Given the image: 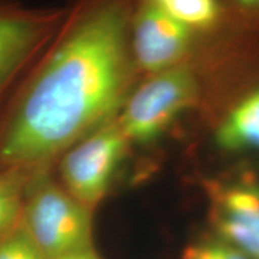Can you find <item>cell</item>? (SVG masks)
<instances>
[{"instance_id":"2","label":"cell","mask_w":259,"mask_h":259,"mask_svg":"<svg viewBox=\"0 0 259 259\" xmlns=\"http://www.w3.org/2000/svg\"><path fill=\"white\" fill-rule=\"evenodd\" d=\"M19 226L46 259H71L95 251L93 209L37 170L29 183Z\"/></svg>"},{"instance_id":"11","label":"cell","mask_w":259,"mask_h":259,"mask_svg":"<svg viewBox=\"0 0 259 259\" xmlns=\"http://www.w3.org/2000/svg\"><path fill=\"white\" fill-rule=\"evenodd\" d=\"M0 259H46L18 225L15 231L0 240Z\"/></svg>"},{"instance_id":"1","label":"cell","mask_w":259,"mask_h":259,"mask_svg":"<svg viewBox=\"0 0 259 259\" xmlns=\"http://www.w3.org/2000/svg\"><path fill=\"white\" fill-rule=\"evenodd\" d=\"M128 0H85L0 135V163L37 169L112 118L127 100Z\"/></svg>"},{"instance_id":"6","label":"cell","mask_w":259,"mask_h":259,"mask_svg":"<svg viewBox=\"0 0 259 259\" xmlns=\"http://www.w3.org/2000/svg\"><path fill=\"white\" fill-rule=\"evenodd\" d=\"M64 15L63 10H30L0 0V93Z\"/></svg>"},{"instance_id":"4","label":"cell","mask_w":259,"mask_h":259,"mask_svg":"<svg viewBox=\"0 0 259 259\" xmlns=\"http://www.w3.org/2000/svg\"><path fill=\"white\" fill-rule=\"evenodd\" d=\"M128 143L118 120L84 137L60 162L64 189L80 203L95 208L108 192Z\"/></svg>"},{"instance_id":"13","label":"cell","mask_w":259,"mask_h":259,"mask_svg":"<svg viewBox=\"0 0 259 259\" xmlns=\"http://www.w3.org/2000/svg\"><path fill=\"white\" fill-rule=\"evenodd\" d=\"M239 6L246 10H259V0H235Z\"/></svg>"},{"instance_id":"3","label":"cell","mask_w":259,"mask_h":259,"mask_svg":"<svg viewBox=\"0 0 259 259\" xmlns=\"http://www.w3.org/2000/svg\"><path fill=\"white\" fill-rule=\"evenodd\" d=\"M197 93L193 74L185 67L154 73L127 97L118 122L128 142L151 143L192 105Z\"/></svg>"},{"instance_id":"12","label":"cell","mask_w":259,"mask_h":259,"mask_svg":"<svg viewBox=\"0 0 259 259\" xmlns=\"http://www.w3.org/2000/svg\"><path fill=\"white\" fill-rule=\"evenodd\" d=\"M184 259H250L236 248L220 241H203L186 248Z\"/></svg>"},{"instance_id":"8","label":"cell","mask_w":259,"mask_h":259,"mask_svg":"<svg viewBox=\"0 0 259 259\" xmlns=\"http://www.w3.org/2000/svg\"><path fill=\"white\" fill-rule=\"evenodd\" d=\"M216 143L227 151L259 149V89L232 109L216 131Z\"/></svg>"},{"instance_id":"10","label":"cell","mask_w":259,"mask_h":259,"mask_svg":"<svg viewBox=\"0 0 259 259\" xmlns=\"http://www.w3.org/2000/svg\"><path fill=\"white\" fill-rule=\"evenodd\" d=\"M162 11L192 30L209 29L219 22V0H150Z\"/></svg>"},{"instance_id":"14","label":"cell","mask_w":259,"mask_h":259,"mask_svg":"<svg viewBox=\"0 0 259 259\" xmlns=\"http://www.w3.org/2000/svg\"><path fill=\"white\" fill-rule=\"evenodd\" d=\"M71 259H100V257L97 255L96 251H93V252H89V253L78 255V257H74V258H71Z\"/></svg>"},{"instance_id":"5","label":"cell","mask_w":259,"mask_h":259,"mask_svg":"<svg viewBox=\"0 0 259 259\" xmlns=\"http://www.w3.org/2000/svg\"><path fill=\"white\" fill-rule=\"evenodd\" d=\"M132 53L136 64L150 73L176 67L189 51L192 29L142 0L132 21Z\"/></svg>"},{"instance_id":"7","label":"cell","mask_w":259,"mask_h":259,"mask_svg":"<svg viewBox=\"0 0 259 259\" xmlns=\"http://www.w3.org/2000/svg\"><path fill=\"white\" fill-rule=\"evenodd\" d=\"M212 225L220 240L259 259V187L248 183L220 189L212 198Z\"/></svg>"},{"instance_id":"9","label":"cell","mask_w":259,"mask_h":259,"mask_svg":"<svg viewBox=\"0 0 259 259\" xmlns=\"http://www.w3.org/2000/svg\"><path fill=\"white\" fill-rule=\"evenodd\" d=\"M34 171L11 166L0 170V240L21 222L25 194Z\"/></svg>"}]
</instances>
